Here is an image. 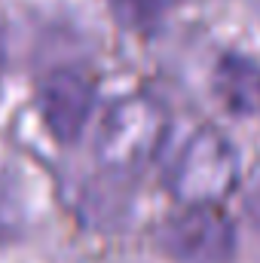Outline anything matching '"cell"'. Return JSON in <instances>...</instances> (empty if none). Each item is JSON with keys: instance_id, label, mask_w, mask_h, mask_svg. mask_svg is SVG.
<instances>
[{"instance_id": "6da1fadb", "label": "cell", "mask_w": 260, "mask_h": 263, "mask_svg": "<svg viewBox=\"0 0 260 263\" xmlns=\"http://www.w3.org/2000/svg\"><path fill=\"white\" fill-rule=\"evenodd\" d=\"M169 138V110L150 95L117 101L95 132V159L114 178H138Z\"/></svg>"}, {"instance_id": "7a4b0ae2", "label": "cell", "mask_w": 260, "mask_h": 263, "mask_svg": "<svg viewBox=\"0 0 260 263\" xmlns=\"http://www.w3.org/2000/svg\"><path fill=\"white\" fill-rule=\"evenodd\" d=\"M239 178L242 162L233 141L217 129H199L172 156L165 187L181 205H220Z\"/></svg>"}, {"instance_id": "3957f363", "label": "cell", "mask_w": 260, "mask_h": 263, "mask_svg": "<svg viewBox=\"0 0 260 263\" xmlns=\"http://www.w3.org/2000/svg\"><path fill=\"white\" fill-rule=\"evenodd\" d=\"M236 245V223L220 205H181L159 227V248L175 263H230Z\"/></svg>"}, {"instance_id": "277c9868", "label": "cell", "mask_w": 260, "mask_h": 263, "mask_svg": "<svg viewBox=\"0 0 260 263\" xmlns=\"http://www.w3.org/2000/svg\"><path fill=\"white\" fill-rule=\"evenodd\" d=\"M95 107V86L73 70H62L40 86V117L59 144H77Z\"/></svg>"}, {"instance_id": "5b68a950", "label": "cell", "mask_w": 260, "mask_h": 263, "mask_svg": "<svg viewBox=\"0 0 260 263\" xmlns=\"http://www.w3.org/2000/svg\"><path fill=\"white\" fill-rule=\"evenodd\" d=\"M217 101L239 117L260 114V65L245 55H224L214 67Z\"/></svg>"}, {"instance_id": "8992f818", "label": "cell", "mask_w": 260, "mask_h": 263, "mask_svg": "<svg viewBox=\"0 0 260 263\" xmlns=\"http://www.w3.org/2000/svg\"><path fill=\"white\" fill-rule=\"evenodd\" d=\"M165 0H114V9L123 25L129 28H147L150 22L159 18Z\"/></svg>"}, {"instance_id": "52a82bcc", "label": "cell", "mask_w": 260, "mask_h": 263, "mask_svg": "<svg viewBox=\"0 0 260 263\" xmlns=\"http://www.w3.org/2000/svg\"><path fill=\"white\" fill-rule=\"evenodd\" d=\"M18 220H22V214H18L15 196H12V187L0 178V245H6L15 236Z\"/></svg>"}, {"instance_id": "ba28073f", "label": "cell", "mask_w": 260, "mask_h": 263, "mask_svg": "<svg viewBox=\"0 0 260 263\" xmlns=\"http://www.w3.org/2000/svg\"><path fill=\"white\" fill-rule=\"evenodd\" d=\"M245 214H248L251 227L260 233V172L248 181V190H245Z\"/></svg>"}]
</instances>
